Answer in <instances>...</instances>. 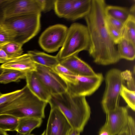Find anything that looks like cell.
<instances>
[{
    "mask_svg": "<svg viewBox=\"0 0 135 135\" xmlns=\"http://www.w3.org/2000/svg\"><path fill=\"white\" fill-rule=\"evenodd\" d=\"M106 6L104 0H91L90 12L84 17L90 39L89 54L95 62L104 65L116 63L120 60L116 45L106 28Z\"/></svg>",
    "mask_w": 135,
    "mask_h": 135,
    "instance_id": "6da1fadb",
    "label": "cell"
},
{
    "mask_svg": "<svg viewBox=\"0 0 135 135\" xmlns=\"http://www.w3.org/2000/svg\"><path fill=\"white\" fill-rule=\"evenodd\" d=\"M48 103L51 108L60 110L73 128L80 132L83 131L91 114L85 97L72 95L66 91L51 95Z\"/></svg>",
    "mask_w": 135,
    "mask_h": 135,
    "instance_id": "7a4b0ae2",
    "label": "cell"
},
{
    "mask_svg": "<svg viewBox=\"0 0 135 135\" xmlns=\"http://www.w3.org/2000/svg\"><path fill=\"white\" fill-rule=\"evenodd\" d=\"M16 98L0 105V114H7L18 118L31 117L42 119L48 103L34 95L26 85Z\"/></svg>",
    "mask_w": 135,
    "mask_h": 135,
    "instance_id": "3957f363",
    "label": "cell"
},
{
    "mask_svg": "<svg viewBox=\"0 0 135 135\" xmlns=\"http://www.w3.org/2000/svg\"><path fill=\"white\" fill-rule=\"evenodd\" d=\"M40 17L41 13L17 16L5 18L2 23L14 32V42L23 45L39 31Z\"/></svg>",
    "mask_w": 135,
    "mask_h": 135,
    "instance_id": "277c9868",
    "label": "cell"
},
{
    "mask_svg": "<svg viewBox=\"0 0 135 135\" xmlns=\"http://www.w3.org/2000/svg\"><path fill=\"white\" fill-rule=\"evenodd\" d=\"M90 44L89 36L86 26L75 23L68 28L62 48L56 56L60 61L80 52L88 51Z\"/></svg>",
    "mask_w": 135,
    "mask_h": 135,
    "instance_id": "5b68a950",
    "label": "cell"
},
{
    "mask_svg": "<svg viewBox=\"0 0 135 135\" xmlns=\"http://www.w3.org/2000/svg\"><path fill=\"white\" fill-rule=\"evenodd\" d=\"M58 74L66 84V91L74 96L85 97L91 95L99 88L103 79L101 73L90 76Z\"/></svg>",
    "mask_w": 135,
    "mask_h": 135,
    "instance_id": "8992f818",
    "label": "cell"
},
{
    "mask_svg": "<svg viewBox=\"0 0 135 135\" xmlns=\"http://www.w3.org/2000/svg\"><path fill=\"white\" fill-rule=\"evenodd\" d=\"M105 80L106 87L101 104L105 113L119 106L120 92L125 80L122 71L115 68L108 71Z\"/></svg>",
    "mask_w": 135,
    "mask_h": 135,
    "instance_id": "52a82bcc",
    "label": "cell"
},
{
    "mask_svg": "<svg viewBox=\"0 0 135 135\" xmlns=\"http://www.w3.org/2000/svg\"><path fill=\"white\" fill-rule=\"evenodd\" d=\"M68 28L65 26L57 24L46 29L39 37L38 43L41 47L46 52L52 53L62 47Z\"/></svg>",
    "mask_w": 135,
    "mask_h": 135,
    "instance_id": "ba28073f",
    "label": "cell"
},
{
    "mask_svg": "<svg viewBox=\"0 0 135 135\" xmlns=\"http://www.w3.org/2000/svg\"><path fill=\"white\" fill-rule=\"evenodd\" d=\"M36 75L51 95L66 91L64 80L52 68L37 64Z\"/></svg>",
    "mask_w": 135,
    "mask_h": 135,
    "instance_id": "9c48e42d",
    "label": "cell"
},
{
    "mask_svg": "<svg viewBox=\"0 0 135 135\" xmlns=\"http://www.w3.org/2000/svg\"><path fill=\"white\" fill-rule=\"evenodd\" d=\"M40 0H8L4 11L5 18L17 16L41 13Z\"/></svg>",
    "mask_w": 135,
    "mask_h": 135,
    "instance_id": "30bf717a",
    "label": "cell"
},
{
    "mask_svg": "<svg viewBox=\"0 0 135 135\" xmlns=\"http://www.w3.org/2000/svg\"><path fill=\"white\" fill-rule=\"evenodd\" d=\"M72 128L58 108H51L48 119L45 135H68Z\"/></svg>",
    "mask_w": 135,
    "mask_h": 135,
    "instance_id": "8fae6325",
    "label": "cell"
},
{
    "mask_svg": "<svg viewBox=\"0 0 135 135\" xmlns=\"http://www.w3.org/2000/svg\"><path fill=\"white\" fill-rule=\"evenodd\" d=\"M105 114L112 135H117L127 125L129 115L126 107L119 106Z\"/></svg>",
    "mask_w": 135,
    "mask_h": 135,
    "instance_id": "7c38bea8",
    "label": "cell"
},
{
    "mask_svg": "<svg viewBox=\"0 0 135 135\" xmlns=\"http://www.w3.org/2000/svg\"><path fill=\"white\" fill-rule=\"evenodd\" d=\"M3 69L16 70L26 73L35 72L37 65L28 53L13 58L0 66Z\"/></svg>",
    "mask_w": 135,
    "mask_h": 135,
    "instance_id": "4fadbf2b",
    "label": "cell"
},
{
    "mask_svg": "<svg viewBox=\"0 0 135 135\" xmlns=\"http://www.w3.org/2000/svg\"><path fill=\"white\" fill-rule=\"evenodd\" d=\"M60 63L67 68L74 74L80 76H90L96 74L88 64L74 55L60 61Z\"/></svg>",
    "mask_w": 135,
    "mask_h": 135,
    "instance_id": "5bb4252c",
    "label": "cell"
},
{
    "mask_svg": "<svg viewBox=\"0 0 135 135\" xmlns=\"http://www.w3.org/2000/svg\"><path fill=\"white\" fill-rule=\"evenodd\" d=\"M25 79L26 85L31 91L41 100L48 103L51 95L35 72L26 73Z\"/></svg>",
    "mask_w": 135,
    "mask_h": 135,
    "instance_id": "9a60e30c",
    "label": "cell"
},
{
    "mask_svg": "<svg viewBox=\"0 0 135 135\" xmlns=\"http://www.w3.org/2000/svg\"><path fill=\"white\" fill-rule=\"evenodd\" d=\"M91 0H74L71 13L68 19L74 21L85 17L90 12Z\"/></svg>",
    "mask_w": 135,
    "mask_h": 135,
    "instance_id": "2e32d148",
    "label": "cell"
},
{
    "mask_svg": "<svg viewBox=\"0 0 135 135\" xmlns=\"http://www.w3.org/2000/svg\"><path fill=\"white\" fill-rule=\"evenodd\" d=\"M27 53L36 64L43 66L53 68L60 62L56 56H53L36 51H29Z\"/></svg>",
    "mask_w": 135,
    "mask_h": 135,
    "instance_id": "e0dca14e",
    "label": "cell"
},
{
    "mask_svg": "<svg viewBox=\"0 0 135 135\" xmlns=\"http://www.w3.org/2000/svg\"><path fill=\"white\" fill-rule=\"evenodd\" d=\"M42 122V119L35 118L25 117L19 118L16 131L22 135L30 134L33 129L41 126Z\"/></svg>",
    "mask_w": 135,
    "mask_h": 135,
    "instance_id": "ac0fdd59",
    "label": "cell"
},
{
    "mask_svg": "<svg viewBox=\"0 0 135 135\" xmlns=\"http://www.w3.org/2000/svg\"><path fill=\"white\" fill-rule=\"evenodd\" d=\"M117 50L120 59L133 60L135 57V44L129 40L121 37L118 43Z\"/></svg>",
    "mask_w": 135,
    "mask_h": 135,
    "instance_id": "d6986e66",
    "label": "cell"
},
{
    "mask_svg": "<svg viewBox=\"0 0 135 135\" xmlns=\"http://www.w3.org/2000/svg\"><path fill=\"white\" fill-rule=\"evenodd\" d=\"M106 16L110 17L124 22L131 15H135L130 8L118 6H106L105 10Z\"/></svg>",
    "mask_w": 135,
    "mask_h": 135,
    "instance_id": "ffe728a7",
    "label": "cell"
},
{
    "mask_svg": "<svg viewBox=\"0 0 135 135\" xmlns=\"http://www.w3.org/2000/svg\"><path fill=\"white\" fill-rule=\"evenodd\" d=\"M74 0H55L54 9L59 17L68 19L72 9Z\"/></svg>",
    "mask_w": 135,
    "mask_h": 135,
    "instance_id": "44dd1931",
    "label": "cell"
},
{
    "mask_svg": "<svg viewBox=\"0 0 135 135\" xmlns=\"http://www.w3.org/2000/svg\"><path fill=\"white\" fill-rule=\"evenodd\" d=\"M121 34V37L127 39L135 44V15H131L124 22Z\"/></svg>",
    "mask_w": 135,
    "mask_h": 135,
    "instance_id": "7402d4cb",
    "label": "cell"
},
{
    "mask_svg": "<svg viewBox=\"0 0 135 135\" xmlns=\"http://www.w3.org/2000/svg\"><path fill=\"white\" fill-rule=\"evenodd\" d=\"M26 73L12 70L4 69L0 75V83L7 84L12 82H18L25 78Z\"/></svg>",
    "mask_w": 135,
    "mask_h": 135,
    "instance_id": "603a6c76",
    "label": "cell"
},
{
    "mask_svg": "<svg viewBox=\"0 0 135 135\" xmlns=\"http://www.w3.org/2000/svg\"><path fill=\"white\" fill-rule=\"evenodd\" d=\"M18 118L7 114H0V130L4 131L16 130Z\"/></svg>",
    "mask_w": 135,
    "mask_h": 135,
    "instance_id": "cb8c5ba5",
    "label": "cell"
},
{
    "mask_svg": "<svg viewBox=\"0 0 135 135\" xmlns=\"http://www.w3.org/2000/svg\"><path fill=\"white\" fill-rule=\"evenodd\" d=\"M23 45L17 42L13 41L0 45V48L3 50L8 57L11 59L22 55Z\"/></svg>",
    "mask_w": 135,
    "mask_h": 135,
    "instance_id": "d4e9b609",
    "label": "cell"
},
{
    "mask_svg": "<svg viewBox=\"0 0 135 135\" xmlns=\"http://www.w3.org/2000/svg\"><path fill=\"white\" fill-rule=\"evenodd\" d=\"M128 107L133 110L135 109V91L128 89L123 85L120 93Z\"/></svg>",
    "mask_w": 135,
    "mask_h": 135,
    "instance_id": "484cf974",
    "label": "cell"
},
{
    "mask_svg": "<svg viewBox=\"0 0 135 135\" xmlns=\"http://www.w3.org/2000/svg\"><path fill=\"white\" fill-rule=\"evenodd\" d=\"M15 37L12 30L2 23L0 24V45L14 41Z\"/></svg>",
    "mask_w": 135,
    "mask_h": 135,
    "instance_id": "4316f807",
    "label": "cell"
},
{
    "mask_svg": "<svg viewBox=\"0 0 135 135\" xmlns=\"http://www.w3.org/2000/svg\"><path fill=\"white\" fill-rule=\"evenodd\" d=\"M105 24L107 29L110 37L114 43L116 45H117L121 38V31L111 26L107 22L106 20Z\"/></svg>",
    "mask_w": 135,
    "mask_h": 135,
    "instance_id": "83f0119b",
    "label": "cell"
},
{
    "mask_svg": "<svg viewBox=\"0 0 135 135\" xmlns=\"http://www.w3.org/2000/svg\"><path fill=\"white\" fill-rule=\"evenodd\" d=\"M122 73L125 81H127V87L130 90L135 91L134 80L131 72L127 70L122 71Z\"/></svg>",
    "mask_w": 135,
    "mask_h": 135,
    "instance_id": "f1b7e54d",
    "label": "cell"
},
{
    "mask_svg": "<svg viewBox=\"0 0 135 135\" xmlns=\"http://www.w3.org/2000/svg\"><path fill=\"white\" fill-rule=\"evenodd\" d=\"M22 89L10 93L2 94L0 97V105L18 96L21 93Z\"/></svg>",
    "mask_w": 135,
    "mask_h": 135,
    "instance_id": "f546056e",
    "label": "cell"
},
{
    "mask_svg": "<svg viewBox=\"0 0 135 135\" xmlns=\"http://www.w3.org/2000/svg\"><path fill=\"white\" fill-rule=\"evenodd\" d=\"M106 20L107 22L112 27L121 31L124 22L117 19L107 16H106Z\"/></svg>",
    "mask_w": 135,
    "mask_h": 135,
    "instance_id": "4dcf8cb0",
    "label": "cell"
},
{
    "mask_svg": "<svg viewBox=\"0 0 135 135\" xmlns=\"http://www.w3.org/2000/svg\"><path fill=\"white\" fill-rule=\"evenodd\" d=\"M58 74L74 75L67 68L61 64L60 62L52 68Z\"/></svg>",
    "mask_w": 135,
    "mask_h": 135,
    "instance_id": "1f68e13d",
    "label": "cell"
},
{
    "mask_svg": "<svg viewBox=\"0 0 135 135\" xmlns=\"http://www.w3.org/2000/svg\"><path fill=\"white\" fill-rule=\"evenodd\" d=\"M42 7V11L46 12L54 8L55 0H40Z\"/></svg>",
    "mask_w": 135,
    "mask_h": 135,
    "instance_id": "d6a6232c",
    "label": "cell"
},
{
    "mask_svg": "<svg viewBox=\"0 0 135 135\" xmlns=\"http://www.w3.org/2000/svg\"><path fill=\"white\" fill-rule=\"evenodd\" d=\"M8 0H0V24L3 22L5 19V8Z\"/></svg>",
    "mask_w": 135,
    "mask_h": 135,
    "instance_id": "836d02e7",
    "label": "cell"
},
{
    "mask_svg": "<svg viewBox=\"0 0 135 135\" xmlns=\"http://www.w3.org/2000/svg\"><path fill=\"white\" fill-rule=\"evenodd\" d=\"M98 135H112L106 121L100 129Z\"/></svg>",
    "mask_w": 135,
    "mask_h": 135,
    "instance_id": "e575fe53",
    "label": "cell"
},
{
    "mask_svg": "<svg viewBox=\"0 0 135 135\" xmlns=\"http://www.w3.org/2000/svg\"><path fill=\"white\" fill-rule=\"evenodd\" d=\"M128 126L131 135H135V123L134 119L131 116L128 117Z\"/></svg>",
    "mask_w": 135,
    "mask_h": 135,
    "instance_id": "d590c367",
    "label": "cell"
},
{
    "mask_svg": "<svg viewBox=\"0 0 135 135\" xmlns=\"http://www.w3.org/2000/svg\"><path fill=\"white\" fill-rule=\"evenodd\" d=\"M10 59L6 52L0 48V64H4Z\"/></svg>",
    "mask_w": 135,
    "mask_h": 135,
    "instance_id": "8d00e7d4",
    "label": "cell"
},
{
    "mask_svg": "<svg viewBox=\"0 0 135 135\" xmlns=\"http://www.w3.org/2000/svg\"><path fill=\"white\" fill-rule=\"evenodd\" d=\"M117 135H131L128 124Z\"/></svg>",
    "mask_w": 135,
    "mask_h": 135,
    "instance_id": "74e56055",
    "label": "cell"
},
{
    "mask_svg": "<svg viewBox=\"0 0 135 135\" xmlns=\"http://www.w3.org/2000/svg\"><path fill=\"white\" fill-rule=\"evenodd\" d=\"M80 132L72 128L69 131L68 135H80Z\"/></svg>",
    "mask_w": 135,
    "mask_h": 135,
    "instance_id": "f35d334b",
    "label": "cell"
},
{
    "mask_svg": "<svg viewBox=\"0 0 135 135\" xmlns=\"http://www.w3.org/2000/svg\"><path fill=\"white\" fill-rule=\"evenodd\" d=\"M0 135H8L6 132L0 130Z\"/></svg>",
    "mask_w": 135,
    "mask_h": 135,
    "instance_id": "ab89813d",
    "label": "cell"
},
{
    "mask_svg": "<svg viewBox=\"0 0 135 135\" xmlns=\"http://www.w3.org/2000/svg\"><path fill=\"white\" fill-rule=\"evenodd\" d=\"M4 69L2 68L0 66V75L3 71Z\"/></svg>",
    "mask_w": 135,
    "mask_h": 135,
    "instance_id": "60d3db41",
    "label": "cell"
},
{
    "mask_svg": "<svg viewBox=\"0 0 135 135\" xmlns=\"http://www.w3.org/2000/svg\"><path fill=\"white\" fill-rule=\"evenodd\" d=\"M40 135H45V131H44Z\"/></svg>",
    "mask_w": 135,
    "mask_h": 135,
    "instance_id": "b9f144b4",
    "label": "cell"
},
{
    "mask_svg": "<svg viewBox=\"0 0 135 135\" xmlns=\"http://www.w3.org/2000/svg\"><path fill=\"white\" fill-rule=\"evenodd\" d=\"M2 94L0 90V97L2 95Z\"/></svg>",
    "mask_w": 135,
    "mask_h": 135,
    "instance_id": "7bdbcfd3",
    "label": "cell"
},
{
    "mask_svg": "<svg viewBox=\"0 0 135 135\" xmlns=\"http://www.w3.org/2000/svg\"><path fill=\"white\" fill-rule=\"evenodd\" d=\"M27 135H34L32 134H29Z\"/></svg>",
    "mask_w": 135,
    "mask_h": 135,
    "instance_id": "ee69618b",
    "label": "cell"
}]
</instances>
